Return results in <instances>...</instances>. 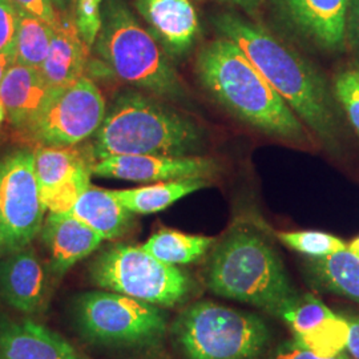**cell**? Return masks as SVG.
<instances>
[{
    "instance_id": "1",
    "label": "cell",
    "mask_w": 359,
    "mask_h": 359,
    "mask_svg": "<svg viewBox=\"0 0 359 359\" xmlns=\"http://www.w3.org/2000/svg\"><path fill=\"white\" fill-rule=\"evenodd\" d=\"M215 25L256 65L295 115L323 142L337 136L333 97L321 74L265 28L234 13H219Z\"/></svg>"
},
{
    "instance_id": "2",
    "label": "cell",
    "mask_w": 359,
    "mask_h": 359,
    "mask_svg": "<svg viewBox=\"0 0 359 359\" xmlns=\"http://www.w3.org/2000/svg\"><path fill=\"white\" fill-rule=\"evenodd\" d=\"M196 74L206 92L241 121L285 140L305 139L301 118L229 39H216L198 52Z\"/></svg>"
},
{
    "instance_id": "3",
    "label": "cell",
    "mask_w": 359,
    "mask_h": 359,
    "mask_svg": "<svg viewBox=\"0 0 359 359\" xmlns=\"http://www.w3.org/2000/svg\"><path fill=\"white\" fill-rule=\"evenodd\" d=\"M90 147L95 161L121 154L196 156L204 129L189 116L142 92L116 97Z\"/></svg>"
},
{
    "instance_id": "4",
    "label": "cell",
    "mask_w": 359,
    "mask_h": 359,
    "mask_svg": "<svg viewBox=\"0 0 359 359\" xmlns=\"http://www.w3.org/2000/svg\"><path fill=\"white\" fill-rule=\"evenodd\" d=\"M92 47L124 83L160 99H185L187 90L170 56L124 0L104 3L102 25Z\"/></svg>"
},
{
    "instance_id": "5",
    "label": "cell",
    "mask_w": 359,
    "mask_h": 359,
    "mask_svg": "<svg viewBox=\"0 0 359 359\" xmlns=\"http://www.w3.org/2000/svg\"><path fill=\"white\" fill-rule=\"evenodd\" d=\"M206 285L217 295L253 305L274 317L297 295L276 250L248 229L231 231L216 246Z\"/></svg>"
},
{
    "instance_id": "6",
    "label": "cell",
    "mask_w": 359,
    "mask_h": 359,
    "mask_svg": "<svg viewBox=\"0 0 359 359\" xmlns=\"http://www.w3.org/2000/svg\"><path fill=\"white\" fill-rule=\"evenodd\" d=\"M172 334L187 359H259L271 332L253 313L198 301L184 309Z\"/></svg>"
},
{
    "instance_id": "7",
    "label": "cell",
    "mask_w": 359,
    "mask_h": 359,
    "mask_svg": "<svg viewBox=\"0 0 359 359\" xmlns=\"http://www.w3.org/2000/svg\"><path fill=\"white\" fill-rule=\"evenodd\" d=\"M90 274L104 290L163 308L185 302L192 289L182 270L161 262L142 246L115 245L107 249L92 262Z\"/></svg>"
},
{
    "instance_id": "8",
    "label": "cell",
    "mask_w": 359,
    "mask_h": 359,
    "mask_svg": "<svg viewBox=\"0 0 359 359\" xmlns=\"http://www.w3.org/2000/svg\"><path fill=\"white\" fill-rule=\"evenodd\" d=\"M76 320L88 339L107 346H157L168 330L164 309L108 290L81 295Z\"/></svg>"
},
{
    "instance_id": "9",
    "label": "cell",
    "mask_w": 359,
    "mask_h": 359,
    "mask_svg": "<svg viewBox=\"0 0 359 359\" xmlns=\"http://www.w3.org/2000/svg\"><path fill=\"white\" fill-rule=\"evenodd\" d=\"M107 114L102 90L88 77L51 90L47 102L27 128L46 147H72L93 136Z\"/></svg>"
},
{
    "instance_id": "10",
    "label": "cell",
    "mask_w": 359,
    "mask_h": 359,
    "mask_svg": "<svg viewBox=\"0 0 359 359\" xmlns=\"http://www.w3.org/2000/svg\"><path fill=\"white\" fill-rule=\"evenodd\" d=\"M34 152L19 149L0 161V246L15 252L29 246L46 213Z\"/></svg>"
},
{
    "instance_id": "11",
    "label": "cell",
    "mask_w": 359,
    "mask_h": 359,
    "mask_svg": "<svg viewBox=\"0 0 359 359\" xmlns=\"http://www.w3.org/2000/svg\"><path fill=\"white\" fill-rule=\"evenodd\" d=\"M43 204L50 213H68L90 185L95 158L72 147L40 145L34 152Z\"/></svg>"
},
{
    "instance_id": "12",
    "label": "cell",
    "mask_w": 359,
    "mask_h": 359,
    "mask_svg": "<svg viewBox=\"0 0 359 359\" xmlns=\"http://www.w3.org/2000/svg\"><path fill=\"white\" fill-rule=\"evenodd\" d=\"M277 318L290 327L294 342L314 354L332 357L346 350V317L334 313L314 295L297 293Z\"/></svg>"
},
{
    "instance_id": "13",
    "label": "cell",
    "mask_w": 359,
    "mask_h": 359,
    "mask_svg": "<svg viewBox=\"0 0 359 359\" xmlns=\"http://www.w3.org/2000/svg\"><path fill=\"white\" fill-rule=\"evenodd\" d=\"M215 160L201 156L121 154L95 161L92 172L99 177L136 182L206 179L215 175Z\"/></svg>"
},
{
    "instance_id": "14",
    "label": "cell",
    "mask_w": 359,
    "mask_h": 359,
    "mask_svg": "<svg viewBox=\"0 0 359 359\" xmlns=\"http://www.w3.org/2000/svg\"><path fill=\"white\" fill-rule=\"evenodd\" d=\"M298 34L329 51L341 50L347 35L350 0H274Z\"/></svg>"
},
{
    "instance_id": "15",
    "label": "cell",
    "mask_w": 359,
    "mask_h": 359,
    "mask_svg": "<svg viewBox=\"0 0 359 359\" xmlns=\"http://www.w3.org/2000/svg\"><path fill=\"white\" fill-rule=\"evenodd\" d=\"M148 29L170 57H184L192 50L200 31L191 0H133Z\"/></svg>"
},
{
    "instance_id": "16",
    "label": "cell",
    "mask_w": 359,
    "mask_h": 359,
    "mask_svg": "<svg viewBox=\"0 0 359 359\" xmlns=\"http://www.w3.org/2000/svg\"><path fill=\"white\" fill-rule=\"evenodd\" d=\"M41 236L51 257L52 270L57 276H63L103 243L100 234L69 213H50Z\"/></svg>"
},
{
    "instance_id": "17",
    "label": "cell",
    "mask_w": 359,
    "mask_h": 359,
    "mask_svg": "<svg viewBox=\"0 0 359 359\" xmlns=\"http://www.w3.org/2000/svg\"><path fill=\"white\" fill-rule=\"evenodd\" d=\"M0 295L23 313L41 308L46 295V273L35 252L26 246L10 252L0 264Z\"/></svg>"
},
{
    "instance_id": "18",
    "label": "cell",
    "mask_w": 359,
    "mask_h": 359,
    "mask_svg": "<svg viewBox=\"0 0 359 359\" xmlns=\"http://www.w3.org/2000/svg\"><path fill=\"white\" fill-rule=\"evenodd\" d=\"M90 47L80 36L75 13H60L53 27L50 51L40 72L51 90L69 86L84 77Z\"/></svg>"
},
{
    "instance_id": "19",
    "label": "cell",
    "mask_w": 359,
    "mask_h": 359,
    "mask_svg": "<svg viewBox=\"0 0 359 359\" xmlns=\"http://www.w3.org/2000/svg\"><path fill=\"white\" fill-rule=\"evenodd\" d=\"M0 359H83L65 338L36 322L0 327Z\"/></svg>"
},
{
    "instance_id": "20",
    "label": "cell",
    "mask_w": 359,
    "mask_h": 359,
    "mask_svg": "<svg viewBox=\"0 0 359 359\" xmlns=\"http://www.w3.org/2000/svg\"><path fill=\"white\" fill-rule=\"evenodd\" d=\"M51 88L40 69L13 63L0 83V99L15 127L27 129L47 102Z\"/></svg>"
},
{
    "instance_id": "21",
    "label": "cell",
    "mask_w": 359,
    "mask_h": 359,
    "mask_svg": "<svg viewBox=\"0 0 359 359\" xmlns=\"http://www.w3.org/2000/svg\"><path fill=\"white\" fill-rule=\"evenodd\" d=\"M88 225L103 240H115L128 231L133 213L116 198L112 191L90 185L68 212Z\"/></svg>"
},
{
    "instance_id": "22",
    "label": "cell",
    "mask_w": 359,
    "mask_h": 359,
    "mask_svg": "<svg viewBox=\"0 0 359 359\" xmlns=\"http://www.w3.org/2000/svg\"><path fill=\"white\" fill-rule=\"evenodd\" d=\"M208 185L206 179L169 180L140 188L112 191V193L121 205L133 215H151L165 210L181 198Z\"/></svg>"
},
{
    "instance_id": "23",
    "label": "cell",
    "mask_w": 359,
    "mask_h": 359,
    "mask_svg": "<svg viewBox=\"0 0 359 359\" xmlns=\"http://www.w3.org/2000/svg\"><path fill=\"white\" fill-rule=\"evenodd\" d=\"M309 276L320 287L359 304V256L345 249L308 261Z\"/></svg>"
},
{
    "instance_id": "24",
    "label": "cell",
    "mask_w": 359,
    "mask_h": 359,
    "mask_svg": "<svg viewBox=\"0 0 359 359\" xmlns=\"http://www.w3.org/2000/svg\"><path fill=\"white\" fill-rule=\"evenodd\" d=\"M215 243V238L205 236H192L176 231L154 233L142 249L168 265H187L200 259Z\"/></svg>"
},
{
    "instance_id": "25",
    "label": "cell",
    "mask_w": 359,
    "mask_h": 359,
    "mask_svg": "<svg viewBox=\"0 0 359 359\" xmlns=\"http://www.w3.org/2000/svg\"><path fill=\"white\" fill-rule=\"evenodd\" d=\"M53 28L19 8L15 63L40 69L51 46Z\"/></svg>"
},
{
    "instance_id": "26",
    "label": "cell",
    "mask_w": 359,
    "mask_h": 359,
    "mask_svg": "<svg viewBox=\"0 0 359 359\" xmlns=\"http://www.w3.org/2000/svg\"><path fill=\"white\" fill-rule=\"evenodd\" d=\"M277 237L283 244L311 258L330 256L347 248L345 241L323 231H278Z\"/></svg>"
},
{
    "instance_id": "27",
    "label": "cell",
    "mask_w": 359,
    "mask_h": 359,
    "mask_svg": "<svg viewBox=\"0 0 359 359\" xmlns=\"http://www.w3.org/2000/svg\"><path fill=\"white\" fill-rule=\"evenodd\" d=\"M335 99L344 107L347 118L359 136V68L348 67L334 80Z\"/></svg>"
},
{
    "instance_id": "28",
    "label": "cell",
    "mask_w": 359,
    "mask_h": 359,
    "mask_svg": "<svg viewBox=\"0 0 359 359\" xmlns=\"http://www.w3.org/2000/svg\"><path fill=\"white\" fill-rule=\"evenodd\" d=\"M103 0H75V22L80 36L88 47L97 38L102 25Z\"/></svg>"
},
{
    "instance_id": "29",
    "label": "cell",
    "mask_w": 359,
    "mask_h": 359,
    "mask_svg": "<svg viewBox=\"0 0 359 359\" xmlns=\"http://www.w3.org/2000/svg\"><path fill=\"white\" fill-rule=\"evenodd\" d=\"M19 7L13 0H0V53L15 55Z\"/></svg>"
},
{
    "instance_id": "30",
    "label": "cell",
    "mask_w": 359,
    "mask_h": 359,
    "mask_svg": "<svg viewBox=\"0 0 359 359\" xmlns=\"http://www.w3.org/2000/svg\"><path fill=\"white\" fill-rule=\"evenodd\" d=\"M13 3L25 13H29L41 22L53 27L57 26L60 13L55 8L52 0H13Z\"/></svg>"
},
{
    "instance_id": "31",
    "label": "cell",
    "mask_w": 359,
    "mask_h": 359,
    "mask_svg": "<svg viewBox=\"0 0 359 359\" xmlns=\"http://www.w3.org/2000/svg\"><path fill=\"white\" fill-rule=\"evenodd\" d=\"M264 359H350L346 355L337 354L332 357H322L318 354H314L308 348L298 345L294 341L290 342H283L281 345L276 347L273 351Z\"/></svg>"
},
{
    "instance_id": "32",
    "label": "cell",
    "mask_w": 359,
    "mask_h": 359,
    "mask_svg": "<svg viewBox=\"0 0 359 359\" xmlns=\"http://www.w3.org/2000/svg\"><path fill=\"white\" fill-rule=\"evenodd\" d=\"M348 323L347 334V353L354 359H359V318L358 317H346Z\"/></svg>"
},
{
    "instance_id": "33",
    "label": "cell",
    "mask_w": 359,
    "mask_h": 359,
    "mask_svg": "<svg viewBox=\"0 0 359 359\" xmlns=\"http://www.w3.org/2000/svg\"><path fill=\"white\" fill-rule=\"evenodd\" d=\"M347 27H350V32L359 48V0H350Z\"/></svg>"
},
{
    "instance_id": "34",
    "label": "cell",
    "mask_w": 359,
    "mask_h": 359,
    "mask_svg": "<svg viewBox=\"0 0 359 359\" xmlns=\"http://www.w3.org/2000/svg\"><path fill=\"white\" fill-rule=\"evenodd\" d=\"M15 63V55L13 53H0V83L6 75L7 69Z\"/></svg>"
},
{
    "instance_id": "35",
    "label": "cell",
    "mask_w": 359,
    "mask_h": 359,
    "mask_svg": "<svg viewBox=\"0 0 359 359\" xmlns=\"http://www.w3.org/2000/svg\"><path fill=\"white\" fill-rule=\"evenodd\" d=\"M59 13H75V0H52Z\"/></svg>"
},
{
    "instance_id": "36",
    "label": "cell",
    "mask_w": 359,
    "mask_h": 359,
    "mask_svg": "<svg viewBox=\"0 0 359 359\" xmlns=\"http://www.w3.org/2000/svg\"><path fill=\"white\" fill-rule=\"evenodd\" d=\"M221 1L233 3V4L240 6V7H243L244 10H248V11L256 8L257 6H258V3H259V0H221Z\"/></svg>"
},
{
    "instance_id": "37",
    "label": "cell",
    "mask_w": 359,
    "mask_h": 359,
    "mask_svg": "<svg viewBox=\"0 0 359 359\" xmlns=\"http://www.w3.org/2000/svg\"><path fill=\"white\" fill-rule=\"evenodd\" d=\"M347 249H348V250H351L353 253H355V255H358L359 256V237L354 238L350 244L347 245Z\"/></svg>"
},
{
    "instance_id": "38",
    "label": "cell",
    "mask_w": 359,
    "mask_h": 359,
    "mask_svg": "<svg viewBox=\"0 0 359 359\" xmlns=\"http://www.w3.org/2000/svg\"><path fill=\"white\" fill-rule=\"evenodd\" d=\"M6 116H7V111H6V107H4V104L1 102V99H0V124L4 121Z\"/></svg>"
}]
</instances>
